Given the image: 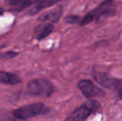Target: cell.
<instances>
[{"label":"cell","instance_id":"cell-14","mask_svg":"<svg viewBox=\"0 0 122 121\" xmlns=\"http://www.w3.org/2000/svg\"><path fill=\"white\" fill-rule=\"evenodd\" d=\"M117 95H118V97H119V99L122 100V86L119 88V90L117 91Z\"/></svg>","mask_w":122,"mask_h":121},{"label":"cell","instance_id":"cell-7","mask_svg":"<svg viewBox=\"0 0 122 121\" xmlns=\"http://www.w3.org/2000/svg\"><path fill=\"white\" fill-rule=\"evenodd\" d=\"M63 14V7L58 6L53 9L50 10L48 12L42 13V15L38 17L37 21L41 23H45V22H50L51 23H56L61 19Z\"/></svg>","mask_w":122,"mask_h":121},{"label":"cell","instance_id":"cell-15","mask_svg":"<svg viewBox=\"0 0 122 121\" xmlns=\"http://www.w3.org/2000/svg\"><path fill=\"white\" fill-rule=\"evenodd\" d=\"M3 13H4V9H3V8H1V7H0V17H1L2 15L3 14Z\"/></svg>","mask_w":122,"mask_h":121},{"label":"cell","instance_id":"cell-11","mask_svg":"<svg viewBox=\"0 0 122 121\" xmlns=\"http://www.w3.org/2000/svg\"><path fill=\"white\" fill-rule=\"evenodd\" d=\"M23 82V79L18 75L14 73L8 72V71H0V83L10 86L21 84Z\"/></svg>","mask_w":122,"mask_h":121},{"label":"cell","instance_id":"cell-5","mask_svg":"<svg viewBox=\"0 0 122 121\" xmlns=\"http://www.w3.org/2000/svg\"><path fill=\"white\" fill-rule=\"evenodd\" d=\"M77 87L86 99L101 98L106 95V92L101 87L97 86L92 81L88 79L80 80L77 83Z\"/></svg>","mask_w":122,"mask_h":121},{"label":"cell","instance_id":"cell-3","mask_svg":"<svg viewBox=\"0 0 122 121\" xmlns=\"http://www.w3.org/2000/svg\"><path fill=\"white\" fill-rule=\"evenodd\" d=\"M50 108L45 104L42 102H36L13 110L11 114L16 120H28L39 115H47L50 112Z\"/></svg>","mask_w":122,"mask_h":121},{"label":"cell","instance_id":"cell-10","mask_svg":"<svg viewBox=\"0 0 122 121\" xmlns=\"http://www.w3.org/2000/svg\"><path fill=\"white\" fill-rule=\"evenodd\" d=\"M36 2L37 0H8V3L10 6L9 12L19 13L33 5Z\"/></svg>","mask_w":122,"mask_h":121},{"label":"cell","instance_id":"cell-4","mask_svg":"<svg viewBox=\"0 0 122 121\" xmlns=\"http://www.w3.org/2000/svg\"><path fill=\"white\" fill-rule=\"evenodd\" d=\"M27 91L32 96L49 98L55 92V86L48 80L34 79L27 83Z\"/></svg>","mask_w":122,"mask_h":121},{"label":"cell","instance_id":"cell-8","mask_svg":"<svg viewBox=\"0 0 122 121\" xmlns=\"http://www.w3.org/2000/svg\"><path fill=\"white\" fill-rule=\"evenodd\" d=\"M59 1L61 0H37V2L32 5V8L25 14L27 16H34L45 8H48L54 6Z\"/></svg>","mask_w":122,"mask_h":121},{"label":"cell","instance_id":"cell-2","mask_svg":"<svg viewBox=\"0 0 122 121\" xmlns=\"http://www.w3.org/2000/svg\"><path fill=\"white\" fill-rule=\"evenodd\" d=\"M101 109V103L96 99H87L86 101L82 103L71 112L65 120L66 121H83L86 120L92 115L97 114Z\"/></svg>","mask_w":122,"mask_h":121},{"label":"cell","instance_id":"cell-1","mask_svg":"<svg viewBox=\"0 0 122 121\" xmlns=\"http://www.w3.org/2000/svg\"><path fill=\"white\" fill-rule=\"evenodd\" d=\"M116 13V5L114 0H104L92 11L88 12L81 18L79 26H86L93 22H100L109 17L115 16Z\"/></svg>","mask_w":122,"mask_h":121},{"label":"cell","instance_id":"cell-9","mask_svg":"<svg viewBox=\"0 0 122 121\" xmlns=\"http://www.w3.org/2000/svg\"><path fill=\"white\" fill-rule=\"evenodd\" d=\"M54 30V25L51 23H42V24L37 25L34 30V35L35 38L38 42H41L43 39L47 38V37L53 32Z\"/></svg>","mask_w":122,"mask_h":121},{"label":"cell","instance_id":"cell-6","mask_svg":"<svg viewBox=\"0 0 122 121\" xmlns=\"http://www.w3.org/2000/svg\"><path fill=\"white\" fill-rule=\"evenodd\" d=\"M93 78L99 86L110 91H117L122 86V80L116 77H111L106 73L96 71L93 74Z\"/></svg>","mask_w":122,"mask_h":121},{"label":"cell","instance_id":"cell-13","mask_svg":"<svg viewBox=\"0 0 122 121\" xmlns=\"http://www.w3.org/2000/svg\"><path fill=\"white\" fill-rule=\"evenodd\" d=\"M19 55V52H14V51H8L6 52H3L0 55V58L3 59V60H10L14 57H18Z\"/></svg>","mask_w":122,"mask_h":121},{"label":"cell","instance_id":"cell-12","mask_svg":"<svg viewBox=\"0 0 122 121\" xmlns=\"http://www.w3.org/2000/svg\"><path fill=\"white\" fill-rule=\"evenodd\" d=\"M81 19V17H80L79 15L70 14L65 17L64 20L66 23H69V24H79Z\"/></svg>","mask_w":122,"mask_h":121}]
</instances>
